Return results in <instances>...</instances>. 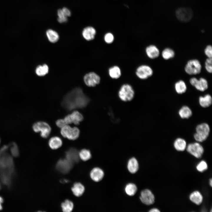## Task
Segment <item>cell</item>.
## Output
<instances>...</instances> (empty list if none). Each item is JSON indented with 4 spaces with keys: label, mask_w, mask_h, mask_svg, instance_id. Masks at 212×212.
I'll use <instances>...</instances> for the list:
<instances>
[{
    "label": "cell",
    "mask_w": 212,
    "mask_h": 212,
    "mask_svg": "<svg viewBox=\"0 0 212 212\" xmlns=\"http://www.w3.org/2000/svg\"><path fill=\"white\" fill-rule=\"evenodd\" d=\"M89 101V99L84 94L82 89L77 87L65 95L62 105L67 110L70 111L77 108H84Z\"/></svg>",
    "instance_id": "obj_1"
},
{
    "label": "cell",
    "mask_w": 212,
    "mask_h": 212,
    "mask_svg": "<svg viewBox=\"0 0 212 212\" xmlns=\"http://www.w3.org/2000/svg\"><path fill=\"white\" fill-rule=\"evenodd\" d=\"M8 146L4 145L0 150V169L1 178L4 182H10L11 174L13 170V160L7 152Z\"/></svg>",
    "instance_id": "obj_2"
},
{
    "label": "cell",
    "mask_w": 212,
    "mask_h": 212,
    "mask_svg": "<svg viewBox=\"0 0 212 212\" xmlns=\"http://www.w3.org/2000/svg\"><path fill=\"white\" fill-rule=\"evenodd\" d=\"M196 132L194 135L195 140L198 142H203L207 138L210 131L209 125L203 123L198 125L196 128Z\"/></svg>",
    "instance_id": "obj_3"
},
{
    "label": "cell",
    "mask_w": 212,
    "mask_h": 212,
    "mask_svg": "<svg viewBox=\"0 0 212 212\" xmlns=\"http://www.w3.org/2000/svg\"><path fill=\"white\" fill-rule=\"evenodd\" d=\"M135 94L134 90L132 86L128 84H123L121 87L118 93L120 99L124 101L131 100Z\"/></svg>",
    "instance_id": "obj_4"
},
{
    "label": "cell",
    "mask_w": 212,
    "mask_h": 212,
    "mask_svg": "<svg viewBox=\"0 0 212 212\" xmlns=\"http://www.w3.org/2000/svg\"><path fill=\"white\" fill-rule=\"evenodd\" d=\"M201 69V65L199 61L197 59H193L188 61L184 69L188 74L192 75L199 74Z\"/></svg>",
    "instance_id": "obj_5"
},
{
    "label": "cell",
    "mask_w": 212,
    "mask_h": 212,
    "mask_svg": "<svg viewBox=\"0 0 212 212\" xmlns=\"http://www.w3.org/2000/svg\"><path fill=\"white\" fill-rule=\"evenodd\" d=\"M60 131L62 135L64 138L72 140L77 139L79 137L80 131L76 127H72L66 125L61 128Z\"/></svg>",
    "instance_id": "obj_6"
},
{
    "label": "cell",
    "mask_w": 212,
    "mask_h": 212,
    "mask_svg": "<svg viewBox=\"0 0 212 212\" xmlns=\"http://www.w3.org/2000/svg\"><path fill=\"white\" fill-rule=\"evenodd\" d=\"M33 129L35 132H40L41 136L44 138L48 137L51 130L49 125L44 122H38L35 123L33 125Z\"/></svg>",
    "instance_id": "obj_7"
},
{
    "label": "cell",
    "mask_w": 212,
    "mask_h": 212,
    "mask_svg": "<svg viewBox=\"0 0 212 212\" xmlns=\"http://www.w3.org/2000/svg\"><path fill=\"white\" fill-rule=\"evenodd\" d=\"M175 15L179 21L182 22H186L191 19L193 13L192 10L189 8L181 7L177 10Z\"/></svg>",
    "instance_id": "obj_8"
},
{
    "label": "cell",
    "mask_w": 212,
    "mask_h": 212,
    "mask_svg": "<svg viewBox=\"0 0 212 212\" xmlns=\"http://www.w3.org/2000/svg\"><path fill=\"white\" fill-rule=\"evenodd\" d=\"M153 74L152 68L147 65H142L138 66L136 69L135 74L140 79L145 80L151 77Z\"/></svg>",
    "instance_id": "obj_9"
},
{
    "label": "cell",
    "mask_w": 212,
    "mask_h": 212,
    "mask_svg": "<svg viewBox=\"0 0 212 212\" xmlns=\"http://www.w3.org/2000/svg\"><path fill=\"white\" fill-rule=\"evenodd\" d=\"M85 85L89 87H94L100 84L101 78L94 72H90L85 74L83 78Z\"/></svg>",
    "instance_id": "obj_10"
},
{
    "label": "cell",
    "mask_w": 212,
    "mask_h": 212,
    "mask_svg": "<svg viewBox=\"0 0 212 212\" xmlns=\"http://www.w3.org/2000/svg\"><path fill=\"white\" fill-rule=\"evenodd\" d=\"M186 149L189 153L197 158H201L204 152L203 147L198 143L189 144Z\"/></svg>",
    "instance_id": "obj_11"
},
{
    "label": "cell",
    "mask_w": 212,
    "mask_h": 212,
    "mask_svg": "<svg viewBox=\"0 0 212 212\" xmlns=\"http://www.w3.org/2000/svg\"><path fill=\"white\" fill-rule=\"evenodd\" d=\"M191 84L198 90L203 92L206 90L208 87L207 81L205 78L201 77L199 80L193 77L190 80Z\"/></svg>",
    "instance_id": "obj_12"
},
{
    "label": "cell",
    "mask_w": 212,
    "mask_h": 212,
    "mask_svg": "<svg viewBox=\"0 0 212 212\" xmlns=\"http://www.w3.org/2000/svg\"><path fill=\"white\" fill-rule=\"evenodd\" d=\"M140 198L143 203L148 205L152 204L155 202L154 195L148 189H145L141 191Z\"/></svg>",
    "instance_id": "obj_13"
},
{
    "label": "cell",
    "mask_w": 212,
    "mask_h": 212,
    "mask_svg": "<svg viewBox=\"0 0 212 212\" xmlns=\"http://www.w3.org/2000/svg\"><path fill=\"white\" fill-rule=\"evenodd\" d=\"M58 21L60 23H65L67 21V17L70 16L71 12L70 10L66 7L58 9L57 11Z\"/></svg>",
    "instance_id": "obj_14"
},
{
    "label": "cell",
    "mask_w": 212,
    "mask_h": 212,
    "mask_svg": "<svg viewBox=\"0 0 212 212\" xmlns=\"http://www.w3.org/2000/svg\"><path fill=\"white\" fill-rule=\"evenodd\" d=\"M145 51L147 55L150 59L156 58L160 55L159 49L154 45H150L147 46L145 49Z\"/></svg>",
    "instance_id": "obj_15"
},
{
    "label": "cell",
    "mask_w": 212,
    "mask_h": 212,
    "mask_svg": "<svg viewBox=\"0 0 212 212\" xmlns=\"http://www.w3.org/2000/svg\"><path fill=\"white\" fill-rule=\"evenodd\" d=\"M72 163L67 159L60 160L57 162V169L61 172L66 173L71 169L72 167Z\"/></svg>",
    "instance_id": "obj_16"
},
{
    "label": "cell",
    "mask_w": 212,
    "mask_h": 212,
    "mask_svg": "<svg viewBox=\"0 0 212 212\" xmlns=\"http://www.w3.org/2000/svg\"><path fill=\"white\" fill-rule=\"evenodd\" d=\"M91 179L95 182H99L103 178L104 172L101 168L95 167L92 169L90 173Z\"/></svg>",
    "instance_id": "obj_17"
},
{
    "label": "cell",
    "mask_w": 212,
    "mask_h": 212,
    "mask_svg": "<svg viewBox=\"0 0 212 212\" xmlns=\"http://www.w3.org/2000/svg\"><path fill=\"white\" fill-rule=\"evenodd\" d=\"M96 34L95 29L91 26L85 28L83 30L82 34L83 38L87 41H91L95 37Z\"/></svg>",
    "instance_id": "obj_18"
},
{
    "label": "cell",
    "mask_w": 212,
    "mask_h": 212,
    "mask_svg": "<svg viewBox=\"0 0 212 212\" xmlns=\"http://www.w3.org/2000/svg\"><path fill=\"white\" fill-rule=\"evenodd\" d=\"M79 157L78 152L75 148H71L66 152L67 159L72 163L77 162Z\"/></svg>",
    "instance_id": "obj_19"
},
{
    "label": "cell",
    "mask_w": 212,
    "mask_h": 212,
    "mask_svg": "<svg viewBox=\"0 0 212 212\" xmlns=\"http://www.w3.org/2000/svg\"><path fill=\"white\" fill-rule=\"evenodd\" d=\"M71 190L73 194L76 197L82 196L85 191L84 186L79 182L74 183L71 188Z\"/></svg>",
    "instance_id": "obj_20"
},
{
    "label": "cell",
    "mask_w": 212,
    "mask_h": 212,
    "mask_svg": "<svg viewBox=\"0 0 212 212\" xmlns=\"http://www.w3.org/2000/svg\"><path fill=\"white\" fill-rule=\"evenodd\" d=\"M108 71L110 77L112 79H117L121 76V70L118 66L114 65L110 67Z\"/></svg>",
    "instance_id": "obj_21"
},
{
    "label": "cell",
    "mask_w": 212,
    "mask_h": 212,
    "mask_svg": "<svg viewBox=\"0 0 212 212\" xmlns=\"http://www.w3.org/2000/svg\"><path fill=\"white\" fill-rule=\"evenodd\" d=\"M127 168L129 171L131 173H136L139 169V165L137 159L135 158H131L128 161Z\"/></svg>",
    "instance_id": "obj_22"
},
{
    "label": "cell",
    "mask_w": 212,
    "mask_h": 212,
    "mask_svg": "<svg viewBox=\"0 0 212 212\" xmlns=\"http://www.w3.org/2000/svg\"><path fill=\"white\" fill-rule=\"evenodd\" d=\"M48 144L51 148L53 150H55L61 146L62 145V141L60 138L55 136L49 139Z\"/></svg>",
    "instance_id": "obj_23"
},
{
    "label": "cell",
    "mask_w": 212,
    "mask_h": 212,
    "mask_svg": "<svg viewBox=\"0 0 212 212\" xmlns=\"http://www.w3.org/2000/svg\"><path fill=\"white\" fill-rule=\"evenodd\" d=\"M199 102L201 107L204 108L207 107L212 104L211 97L209 94H206L204 96H200L199 97Z\"/></svg>",
    "instance_id": "obj_24"
},
{
    "label": "cell",
    "mask_w": 212,
    "mask_h": 212,
    "mask_svg": "<svg viewBox=\"0 0 212 212\" xmlns=\"http://www.w3.org/2000/svg\"><path fill=\"white\" fill-rule=\"evenodd\" d=\"M190 200L195 204L199 205L202 202L203 197L201 193L198 191L192 193L189 197Z\"/></svg>",
    "instance_id": "obj_25"
},
{
    "label": "cell",
    "mask_w": 212,
    "mask_h": 212,
    "mask_svg": "<svg viewBox=\"0 0 212 212\" xmlns=\"http://www.w3.org/2000/svg\"><path fill=\"white\" fill-rule=\"evenodd\" d=\"M46 34L48 40L51 43H56L59 39V36L57 32L52 29L47 30Z\"/></svg>",
    "instance_id": "obj_26"
},
{
    "label": "cell",
    "mask_w": 212,
    "mask_h": 212,
    "mask_svg": "<svg viewBox=\"0 0 212 212\" xmlns=\"http://www.w3.org/2000/svg\"><path fill=\"white\" fill-rule=\"evenodd\" d=\"M174 146L176 150L178 151H183L186 147V143L183 139L179 138L174 141Z\"/></svg>",
    "instance_id": "obj_27"
},
{
    "label": "cell",
    "mask_w": 212,
    "mask_h": 212,
    "mask_svg": "<svg viewBox=\"0 0 212 212\" xmlns=\"http://www.w3.org/2000/svg\"><path fill=\"white\" fill-rule=\"evenodd\" d=\"M175 88L177 93L180 94L184 93L187 90L186 85L182 80H180L176 82L175 85Z\"/></svg>",
    "instance_id": "obj_28"
},
{
    "label": "cell",
    "mask_w": 212,
    "mask_h": 212,
    "mask_svg": "<svg viewBox=\"0 0 212 212\" xmlns=\"http://www.w3.org/2000/svg\"><path fill=\"white\" fill-rule=\"evenodd\" d=\"M49 71V67L46 64L38 66L35 69V72L36 74L38 76L40 77L45 76L48 74Z\"/></svg>",
    "instance_id": "obj_29"
},
{
    "label": "cell",
    "mask_w": 212,
    "mask_h": 212,
    "mask_svg": "<svg viewBox=\"0 0 212 212\" xmlns=\"http://www.w3.org/2000/svg\"><path fill=\"white\" fill-rule=\"evenodd\" d=\"M70 115L72 123L76 125L79 124L80 122L82 121L83 119L82 114L77 111H74Z\"/></svg>",
    "instance_id": "obj_30"
},
{
    "label": "cell",
    "mask_w": 212,
    "mask_h": 212,
    "mask_svg": "<svg viewBox=\"0 0 212 212\" xmlns=\"http://www.w3.org/2000/svg\"><path fill=\"white\" fill-rule=\"evenodd\" d=\"M179 114L180 117L183 119H188L192 115V112L191 109L188 106H183L179 110Z\"/></svg>",
    "instance_id": "obj_31"
},
{
    "label": "cell",
    "mask_w": 212,
    "mask_h": 212,
    "mask_svg": "<svg viewBox=\"0 0 212 212\" xmlns=\"http://www.w3.org/2000/svg\"><path fill=\"white\" fill-rule=\"evenodd\" d=\"M62 209L64 212H71L73 210L74 204L73 203L69 200H66L61 204Z\"/></svg>",
    "instance_id": "obj_32"
},
{
    "label": "cell",
    "mask_w": 212,
    "mask_h": 212,
    "mask_svg": "<svg viewBox=\"0 0 212 212\" xmlns=\"http://www.w3.org/2000/svg\"><path fill=\"white\" fill-rule=\"evenodd\" d=\"M137 190L136 186L134 184L129 183L127 184L125 188V191L128 196H134L136 193Z\"/></svg>",
    "instance_id": "obj_33"
},
{
    "label": "cell",
    "mask_w": 212,
    "mask_h": 212,
    "mask_svg": "<svg viewBox=\"0 0 212 212\" xmlns=\"http://www.w3.org/2000/svg\"><path fill=\"white\" fill-rule=\"evenodd\" d=\"M161 55L163 59L167 60L173 58L175 56V53L172 49L167 48L162 51Z\"/></svg>",
    "instance_id": "obj_34"
},
{
    "label": "cell",
    "mask_w": 212,
    "mask_h": 212,
    "mask_svg": "<svg viewBox=\"0 0 212 212\" xmlns=\"http://www.w3.org/2000/svg\"><path fill=\"white\" fill-rule=\"evenodd\" d=\"M79 155L80 159L84 161L88 160L91 157L90 151L85 149L81 150L79 153Z\"/></svg>",
    "instance_id": "obj_35"
},
{
    "label": "cell",
    "mask_w": 212,
    "mask_h": 212,
    "mask_svg": "<svg viewBox=\"0 0 212 212\" xmlns=\"http://www.w3.org/2000/svg\"><path fill=\"white\" fill-rule=\"evenodd\" d=\"M10 152L12 155L15 157H17L19 155V150L16 144L12 142L10 143L9 146Z\"/></svg>",
    "instance_id": "obj_36"
},
{
    "label": "cell",
    "mask_w": 212,
    "mask_h": 212,
    "mask_svg": "<svg viewBox=\"0 0 212 212\" xmlns=\"http://www.w3.org/2000/svg\"><path fill=\"white\" fill-rule=\"evenodd\" d=\"M212 58H208L205 62V68L208 72L211 73L212 72Z\"/></svg>",
    "instance_id": "obj_37"
},
{
    "label": "cell",
    "mask_w": 212,
    "mask_h": 212,
    "mask_svg": "<svg viewBox=\"0 0 212 212\" xmlns=\"http://www.w3.org/2000/svg\"><path fill=\"white\" fill-rule=\"evenodd\" d=\"M207 168V164L206 163L204 160L201 161L196 166L197 170L200 172H203L206 170Z\"/></svg>",
    "instance_id": "obj_38"
},
{
    "label": "cell",
    "mask_w": 212,
    "mask_h": 212,
    "mask_svg": "<svg viewBox=\"0 0 212 212\" xmlns=\"http://www.w3.org/2000/svg\"><path fill=\"white\" fill-rule=\"evenodd\" d=\"M104 39L106 43L108 44H111L113 42L114 37L112 33H108L105 35Z\"/></svg>",
    "instance_id": "obj_39"
},
{
    "label": "cell",
    "mask_w": 212,
    "mask_h": 212,
    "mask_svg": "<svg viewBox=\"0 0 212 212\" xmlns=\"http://www.w3.org/2000/svg\"><path fill=\"white\" fill-rule=\"evenodd\" d=\"M204 52L208 58H212V47L211 45H207L205 48Z\"/></svg>",
    "instance_id": "obj_40"
},
{
    "label": "cell",
    "mask_w": 212,
    "mask_h": 212,
    "mask_svg": "<svg viewBox=\"0 0 212 212\" xmlns=\"http://www.w3.org/2000/svg\"><path fill=\"white\" fill-rule=\"evenodd\" d=\"M57 125L59 127L62 128L66 125L64 119H59L56 122Z\"/></svg>",
    "instance_id": "obj_41"
},
{
    "label": "cell",
    "mask_w": 212,
    "mask_h": 212,
    "mask_svg": "<svg viewBox=\"0 0 212 212\" xmlns=\"http://www.w3.org/2000/svg\"><path fill=\"white\" fill-rule=\"evenodd\" d=\"M66 125L72 123L70 114L66 115L64 119Z\"/></svg>",
    "instance_id": "obj_42"
},
{
    "label": "cell",
    "mask_w": 212,
    "mask_h": 212,
    "mask_svg": "<svg viewBox=\"0 0 212 212\" xmlns=\"http://www.w3.org/2000/svg\"><path fill=\"white\" fill-rule=\"evenodd\" d=\"M149 212H159L160 211L157 208H153L151 209Z\"/></svg>",
    "instance_id": "obj_43"
},
{
    "label": "cell",
    "mask_w": 212,
    "mask_h": 212,
    "mask_svg": "<svg viewBox=\"0 0 212 212\" xmlns=\"http://www.w3.org/2000/svg\"><path fill=\"white\" fill-rule=\"evenodd\" d=\"M3 198L0 196V210H2V204L3 203Z\"/></svg>",
    "instance_id": "obj_44"
},
{
    "label": "cell",
    "mask_w": 212,
    "mask_h": 212,
    "mask_svg": "<svg viewBox=\"0 0 212 212\" xmlns=\"http://www.w3.org/2000/svg\"><path fill=\"white\" fill-rule=\"evenodd\" d=\"M209 184L211 186H212V179L211 178L209 180Z\"/></svg>",
    "instance_id": "obj_45"
},
{
    "label": "cell",
    "mask_w": 212,
    "mask_h": 212,
    "mask_svg": "<svg viewBox=\"0 0 212 212\" xmlns=\"http://www.w3.org/2000/svg\"><path fill=\"white\" fill-rule=\"evenodd\" d=\"M0 188H1V186H0Z\"/></svg>",
    "instance_id": "obj_46"
},
{
    "label": "cell",
    "mask_w": 212,
    "mask_h": 212,
    "mask_svg": "<svg viewBox=\"0 0 212 212\" xmlns=\"http://www.w3.org/2000/svg\"></svg>",
    "instance_id": "obj_47"
}]
</instances>
